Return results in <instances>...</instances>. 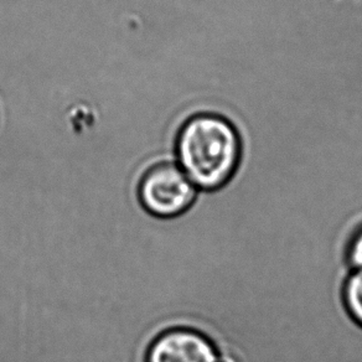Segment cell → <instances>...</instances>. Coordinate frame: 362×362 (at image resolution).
Instances as JSON below:
<instances>
[{
  "label": "cell",
  "mask_w": 362,
  "mask_h": 362,
  "mask_svg": "<svg viewBox=\"0 0 362 362\" xmlns=\"http://www.w3.org/2000/svg\"><path fill=\"white\" fill-rule=\"evenodd\" d=\"M342 302L349 315L362 327V271H351L342 286Z\"/></svg>",
  "instance_id": "obj_4"
},
{
  "label": "cell",
  "mask_w": 362,
  "mask_h": 362,
  "mask_svg": "<svg viewBox=\"0 0 362 362\" xmlns=\"http://www.w3.org/2000/svg\"><path fill=\"white\" fill-rule=\"evenodd\" d=\"M241 136L226 118L212 113L189 117L174 138L175 163L199 192H216L241 164Z\"/></svg>",
  "instance_id": "obj_1"
},
{
  "label": "cell",
  "mask_w": 362,
  "mask_h": 362,
  "mask_svg": "<svg viewBox=\"0 0 362 362\" xmlns=\"http://www.w3.org/2000/svg\"><path fill=\"white\" fill-rule=\"evenodd\" d=\"M346 262L351 271H362V223L357 226L349 241Z\"/></svg>",
  "instance_id": "obj_5"
},
{
  "label": "cell",
  "mask_w": 362,
  "mask_h": 362,
  "mask_svg": "<svg viewBox=\"0 0 362 362\" xmlns=\"http://www.w3.org/2000/svg\"><path fill=\"white\" fill-rule=\"evenodd\" d=\"M210 337L192 327H174L159 334L146 352V362H218Z\"/></svg>",
  "instance_id": "obj_3"
},
{
  "label": "cell",
  "mask_w": 362,
  "mask_h": 362,
  "mask_svg": "<svg viewBox=\"0 0 362 362\" xmlns=\"http://www.w3.org/2000/svg\"><path fill=\"white\" fill-rule=\"evenodd\" d=\"M197 189L175 161L151 164L139 182V200L148 214L163 220L185 215L197 202Z\"/></svg>",
  "instance_id": "obj_2"
}]
</instances>
